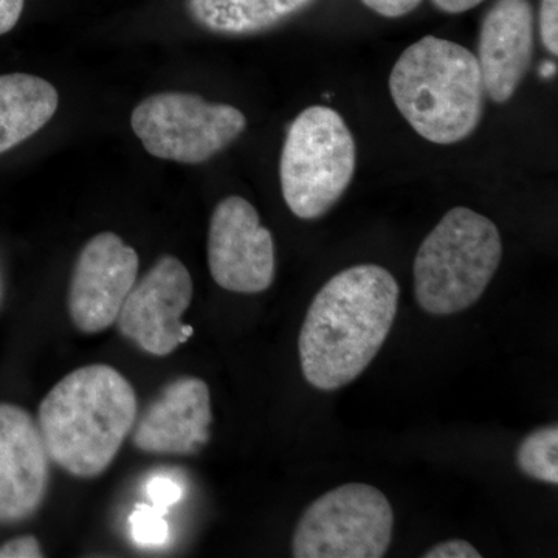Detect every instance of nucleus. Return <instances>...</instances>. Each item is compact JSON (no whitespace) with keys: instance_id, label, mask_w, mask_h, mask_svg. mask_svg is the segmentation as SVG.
<instances>
[{"instance_id":"nucleus-3","label":"nucleus","mask_w":558,"mask_h":558,"mask_svg":"<svg viewBox=\"0 0 558 558\" xmlns=\"http://www.w3.org/2000/svg\"><path fill=\"white\" fill-rule=\"evenodd\" d=\"M389 92L400 116L436 145L470 137L486 98L475 54L436 36H425L400 54L389 75Z\"/></svg>"},{"instance_id":"nucleus-11","label":"nucleus","mask_w":558,"mask_h":558,"mask_svg":"<svg viewBox=\"0 0 558 558\" xmlns=\"http://www.w3.org/2000/svg\"><path fill=\"white\" fill-rule=\"evenodd\" d=\"M50 457L38 422L13 403H0V524L32 519L50 483Z\"/></svg>"},{"instance_id":"nucleus-8","label":"nucleus","mask_w":558,"mask_h":558,"mask_svg":"<svg viewBox=\"0 0 558 558\" xmlns=\"http://www.w3.org/2000/svg\"><path fill=\"white\" fill-rule=\"evenodd\" d=\"M193 300V279L182 260L163 255L135 282L117 317L121 336L157 357L174 352L193 337L182 315Z\"/></svg>"},{"instance_id":"nucleus-7","label":"nucleus","mask_w":558,"mask_h":558,"mask_svg":"<svg viewBox=\"0 0 558 558\" xmlns=\"http://www.w3.org/2000/svg\"><path fill=\"white\" fill-rule=\"evenodd\" d=\"M131 128L150 156L199 165L240 137L247 119L240 109L209 102L201 95L161 92L140 102Z\"/></svg>"},{"instance_id":"nucleus-5","label":"nucleus","mask_w":558,"mask_h":558,"mask_svg":"<svg viewBox=\"0 0 558 558\" xmlns=\"http://www.w3.org/2000/svg\"><path fill=\"white\" fill-rule=\"evenodd\" d=\"M357 149L347 121L328 106H311L290 124L279 160L286 205L296 218L325 216L354 178Z\"/></svg>"},{"instance_id":"nucleus-22","label":"nucleus","mask_w":558,"mask_h":558,"mask_svg":"<svg viewBox=\"0 0 558 558\" xmlns=\"http://www.w3.org/2000/svg\"><path fill=\"white\" fill-rule=\"evenodd\" d=\"M362 2L374 13L396 20V17L407 16L411 11L416 10L424 0H362Z\"/></svg>"},{"instance_id":"nucleus-15","label":"nucleus","mask_w":558,"mask_h":558,"mask_svg":"<svg viewBox=\"0 0 558 558\" xmlns=\"http://www.w3.org/2000/svg\"><path fill=\"white\" fill-rule=\"evenodd\" d=\"M315 0H185L194 24L215 35L250 36L274 31Z\"/></svg>"},{"instance_id":"nucleus-17","label":"nucleus","mask_w":558,"mask_h":558,"mask_svg":"<svg viewBox=\"0 0 558 558\" xmlns=\"http://www.w3.org/2000/svg\"><path fill=\"white\" fill-rule=\"evenodd\" d=\"M165 515L167 512L156 506L137 505L130 517L132 538L142 546L163 545L170 535Z\"/></svg>"},{"instance_id":"nucleus-16","label":"nucleus","mask_w":558,"mask_h":558,"mask_svg":"<svg viewBox=\"0 0 558 558\" xmlns=\"http://www.w3.org/2000/svg\"><path fill=\"white\" fill-rule=\"evenodd\" d=\"M558 428L549 425L535 429L521 440L517 450V464L526 476L543 481V483L558 484Z\"/></svg>"},{"instance_id":"nucleus-10","label":"nucleus","mask_w":558,"mask_h":558,"mask_svg":"<svg viewBox=\"0 0 558 558\" xmlns=\"http://www.w3.org/2000/svg\"><path fill=\"white\" fill-rule=\"evenodd\" d=\"M137 252L119 234L102 231L81 250L70 279L68 307L84 333L109 329L138 278Z\"/></svg>"},{"instance_id":"nucleus-6","label":"nucleus","mask_w":558,"mask_h":558,"mask_svg":"<svg viewBox=\"0 0 558 558\" xmlns=\"http://www.w3.org/2000/svg\"><path fill=\"white\" fill-rule=\"evenodd\" d=\"M395 513L384 492L344 484L304 510L292 538L295 558H381L391 545Z\"/></svg>"},{"instance_id":"nucleus-9","label":"nucleus","mask_w":558,"mask_h":558,"mask_svg":"<svg viewBox=\"0 0 558 558\" xmlns=\"http://www.w3.org/2000/svg\"><path fill=\"white\" fill-rule=\"evenodd\" d=\"M208 267L216 284L229 292L252 295L274 282V236L244 197L230 196L216 205L209 220Z\"/></svg>"},{"instance_id":"nucleus-4","label":"nucleus","mask_w":558,"mask_h":558,"mask_svg":"<svg viewBox=\"0 0 558 558\" xmlns=\"http://www.w3.org/2000/svg\"><path fill=\"white\" fill-rule=\"evenodd\" d=\"M502 258L498 227L465 207L450 209L414 259V299L432 315L469 310L486 292Z\"/></svg>"},{"instance_id":"nucleus-21","label":"nucleus","mask_w":558,"mask_h":558,"mask_svg":"<svg viewBox=\"0 0 558 558\" xmlns=\"http://www.w3.org/2000/svg\"><path fill=\"white\" fill-rule=\"evenodd\" d=\"M424 558H481V554L475 546L470 545L465 539H449V542L438 543L429 548L422 556Z\"/></svg>"},{"instance_id":"nucleus-1","label":"nucleus","mask_w":558,"mask_h":558,"mask_svg":"<svg viewBox=\"0 0 558 558\" xmlns=\"http://www.w3.org/2000/svg\"><path fill=\"white\" fill-rule=\"evenodd\" d=\"M396 278L360 264L329 279L307 310L299 351L304 379L336 391L362 376L391 332L399 307Z\"/></svg>"},{"instance_id":"nucleus-25","label":"nucleus","mask_w":558,"mask_h":558,"mask_svg":"<svg viewBox=\"0 0 558 558\" xmlns=\"http://www.w3.org/2000/svg\"><path fill=\"white\" fill-rule=\"evenodd\" d=\"M538 72L539 75L543 76V78H553V76H556L557 64L556 62L553 61H545V64H543L542 68H539Z\"/></svg>"},{"instance_id":"nucleus-2","label":"nucleus","mask_w":558,"mask_h":558,"mask_svg":"<svg viewBox=\"0 0 558 558\" xmlns=\"http://www.w3.org/2000/svg\"><path fill=\"white\" fill-rule=\"evenodd\" d=\"M138 402L131 381L109 365L62 377L38 410V427L54 464L76 478H97L134 428Z\"/></svg>"},{"instance_id":"nucleus-13","label":"nucleus","mask_w":558,"mask_h":558,"mask_svg":"<svg viewBox=\"0 0 558 558\" xmlns=\"http://www.w3.org/2000/svg\"><path fill=\"white\" fill-rule=\"evenodd\" d=\"M534 57V10L529 0H497L481 25L478 60L486 95L508 102Z\"/></svg>"},{"instance_id":"nucleus-20","label":"nucleus","mask_w":558,"mask_h":558,"mask_svg":"<svg viewBox=\"0 0 558 558\" xmlns=\"http://www.w3.org/2000/svg\"><path fill=\"white\" fill-rule=\"evenodd\" d=\"M44 557L39 539L33 535H22L0 546V558H40Z\"/></svg>"},{"instance_id":"nucleus-23","label":"nucleus","mask_w":558,"mask_h":558,"mask_svg":"<svg viewBox=\"0 0 558 558\" xmlns=\"http://www.w3.org/2000/svg\"><path fill=\"white\" fill-rule=\"evenodd\" d=\"M24 5L25 0H0V36L16 27Z\"/></svg>"},{"instance_id":"nucleus-24","label":"nucleus","mask_w":558,"mask_h":558,"mask_svg":"<svg viewBox=\"0 0 558 558\" xmlns=\"http://www.w3.org/2000/svg\"><path fill=\"white\" fill-rule=\"evenodd\" d=\"M484 0H433L436 7L444 13L461 14L475 9Z\"/></svg>"},{"instance_id":"nucleus-19","label":"nucleus","mask_w":558,"mask_h":558,"mask_svg":"<svg viewBox=\"0 0 558 558\" xmlns=\"http://www.w3.org/2000/svg\"><path fill=\"white\" fill-rule=\"evenodd\" d=\"M148 497L153 501V506L168 512V509L182 498V488L175 481L167 478V476H157L149 481Z\"/></svg>"},{"instance_id":"nucleus-12","label":"nucleus","mask_w":558,"mask_h":558,"mask_svg":"<svg viewBox=\"0 0 558 558\" xmlns=\"http://www.w3.org/2000/svg\"><path fill=\"white\" fill-rule=\"evenodd\" d=\"M213 422L211 396L199 377L170 381L134 424L135 449L189 457L207 446Z\"/></svg>"},{"instance_id":"nucleus-18","label":"nucleus","mask_w":558,"mask_h":558,"mask_svg":"<svg viewBox=\"0 0 558 558\" xmlns=\"http://www.w3.org/2000/svg\"><path fill=\"white\" fill-rule=\"evenodd\" d=\"M539 36L545 49L558 53V0H542L539 5Z\"/></svg>"},{"instance_id":"nucleus-14","label":"nucleus","mask_w":558,"mask_h":558,"mask_svg":"<svg viewBox=\"0 0 558 558\" xmlns=\"http://www.w3.org/2000/svg\"><path fill=\"white\" fill-rule=\"evenodd\" d=\"M60 105L49 81L27 73L0 75V154L43 130Z\"/></svg>"}]
</instances>
